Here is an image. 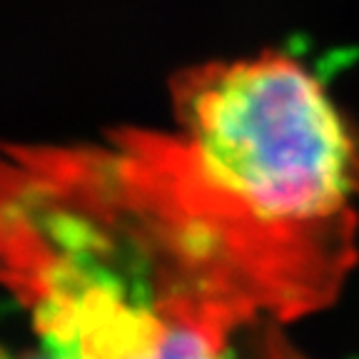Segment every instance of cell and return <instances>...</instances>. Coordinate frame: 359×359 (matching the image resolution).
<instances>
[{
	"label": "cell",
	"mask_w": 359,
	"mask_h": 359,
	"mask_svg": "<svg viewBox=\"0 0 359 359\" xmlns=\"http://www.w3.org/2000/svg\"><path fill=\"white\" fill-rule=\"evenodd\" d=\"M232 330L219 320H170L163 337L135 359H227Z\"/></svg>",
	"instance_id": "cell-2"
},
{
	"label": "cell",
	"mask_w": 359,
	"mask_h": 359,
	"mask_svg": "<svg viewBox=\"0 0 359 359\" xmlns=\"http://www.w3.org/2000/svg\"><path fill=\"white\" fill-rule=\"evenodd\" d=\"M172 105L175 133L120 135L152 192L259 309L294 317L334 297L354 259L359 145L320 80L262 53L182 73Z\"/></svg>",
	"instance_id": "cell-1"
},
{
	"label": "cell",
	"mask_w": 359,
	"mask_h": 359,
	"mask_svg": "<svg viewBox=\"0 0 359 359\" xmlns=\"http://www.w3.org/2000/svg\"><path fill=\"white\" fill-rule=\"evenodd\" d=\"M53 359H60V357H53Z\"/></svg>",
	"instance_id": "cell-3"
}]
</instances>
